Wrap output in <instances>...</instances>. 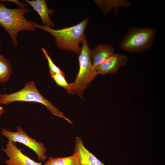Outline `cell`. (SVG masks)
Wrapping results in <instances>:
<instances>
[{"label": "cell", "mask_w": 165, "mask_h": 165, "mask_svg": "<svg viewBox=\"0 0 165 165\" xmlns=\"http://www.w3.org/2000/svg\"><path fill=\"white\" fill-rule=\"evenodd\" d=\"M43 165H79L78 155L73 152L72 155L67 157H50Z\"/></svg>", "instance_id": "cell-13"}, {"label": "cell", "mask_w": 165, "mask_h": 165, "mask_svg": "<svg viewBox=\"0 0 165 165\" xmlns=\"http://www.w3.org/2000/svg\"><path fill=\"white\" fill-rule=\"evenodd\" d=\"M17 101L35 102L44 105L53 115L61 118L70 124L73 122L67 118L50 101L43 97L37 89L35 82L27 83L20 90L9 94H0V104L9 105Z\"/></svg>", "instance_id": "cell-5"}, {"label": "cell", "mask_w": 165, "mask_h": 165, "mask_svg": "<svg viewBox=\"0 0 165 165\" xmlns=\"http://www.w3.org/2000/svg\"><path fill=\"white\" fill-rule=\"evenodd\" d=\"M42 50L47 59L50 71L55 73H61L64 75V72L61 70L60 68L57 67L53 62L51 57L48 54L47 51L43 47L42 48Z\"/></svg>", "instance_id": "cell-16"}, {"label": "cell", "mask_w": 165, "mask_h": 165, "mask_svg": "<svg viewBox=\"0 0 165 165\" xmlns=\"http://www.w3.org/2000/svg\"><path fill=\"white\" fill-rule=\"evenodd\" d=\"M5 109L2 107H0V116L4 112Z\"/></svg>", "instance_id": "cell-17"}, {"label": "cell", "mask_w": 165, "mask_h": 165, "mask_svg": "<svg viewBox=\"0 0 165 165\" xmlns=\"http://www.w3.org/2000/svg\"><path fill=\"white\" fill-rule=\"evenodd\" d=\"M29 12V9L26 7L7 8L0 2V26L9 34L14 47L18 45L17 36L19 31L23 30L33 31L36 29L24 16V15Z\"/></svg>", "instance_id": "cell-2"}, {"label": "cell", "mask_w": 165, "mask_h": 165, "mask_svg": "<svg viewBox=\"0 0 165 165\" xmlns=\"http://www.w3.org/2000/svg\"><path fill=\"white\" fill-rule=\"evenodd\" d=\"M81 50L78 56L79 68L75 81L70 83L69 94L83 97L85 90L98 75L92 65V50L88 46L86 37L82 42Z\"/></svg>", "instance_id": "cell-3"}, {"label": "cell", "mask_w": 165, "mask_h": 165, "mask_svg": "<svg viewBox=\"0 0 165 165\" xmlns=\"http://www.w3.org/2000/svg\"><path fill=\"white\" fill-rule=\"evenodd\" d=\"M128 61L125 55L114 53L108 57L95 69L98 74H115L122 67L126 66Z\"/></svg>", "instance_id": "cell-7"}, {"label": "cell", "mask_w": 165, "mask_h": 165, "mask_svg": "<svg viewBox=\"0 0 165 165\" xmlns=\"http://www.w3.org/2000/svg\"><path fill=\"white\" fill-rule=\"evenodd\" d=\"M89 19L86 17L76 25L58 30L53 29L46 25L38 24L31 20L29 21L35 28L49 33L55 39V43L59 48L74 52L79 55L81 50L79 44L86 37L85 30Z\"/></svg>", "instance_id": "cell-1"}, {"label": "cell", "mask_w": 165, "mask_h": 165, "mask_svg": "<svg viewBox=\"0 0 165 165\" xmlns=\"http://www.w3.org/2000/svg\"><path fill=\"white\" fill-rule=\"evenodd\" d=\"M95 4L101 9L105 16L108 15L112 9L115 16L118 15L121 7L129 8L131 5V2L128 0H95Z\"/></svg>", "instance_id": "cell-11"}, {"label": "cell", "mask_w": 165, "mask_h": 165, "mask_svg": "<svg viewBox=\"0 0 165 165\" xmlns=\"http://www.w3.org/2000/svg\"><path fill=\"white\" fill-rule=\"evenodd\" d=\"M1 46V43L0 42V49Z\"/></svg>", "instance_id": "cell-18"}, {"label": "cell", "mask_w": 165, "mask_h": 165, "mask_svg": "<svg viewBox=\"0 0 165 165\" xmlns=\"http://www.w3.org/2000/svg\"><path fill=\"white\" fill-rule=\"evenodd\" d=\"M31 6L34 10L36 11L40 16L43 26L46 25L50 28L54 27L55 25L50 17L54 11L48 7L45 0H25Z\"/></svg>", "instance_id": "cell-10"}, {"label": "cell", "mask_w": 165, "mask_h": 165, "mask_svg": "<svg viewBox=\"0 0 165 165\" xmlns=\"http://www.w3.org/2000/svg\"><path fill=\"white\" fill-rule=\"evenodd\" d=\"M50 75L55 81L57 84L64 88L68 92L70 88V83L66 81L64 75L61 73H55L50 71Z\"/></svg>", "instance_id": "cell-15"}, {"label": "cell", "mask_w": 165, "mask_h": 165, "mask_svg": "<svg viewBox=\"0 0 165 165\" xmlns=\"http://www.w3.org/2000/svg\"><path fill=\"white\" fill-rule=\"evenodd\" d=\"M16 129L17 131L13 132L3 128L2 129L1 133L3 136L8 139V141L14 143L19 142L29 147L35 153L39 160L44 161L47 157L46 155L47 150L44 144L30 137L20 127H18Z\"/></svg>", "instance_id": "cell-6"}, {"label": "cell", "mask_w": 165, "mask_h": 165, "mask_svg": "<svg viewBox=\"0 0 165 165\" xmlns=\"http://www.w3.org/2000/svg\"><path fill=\"white\" fill-rule=\"evenodd\" d=\"M115 48L109 44L101 43L97 45L92 50V65L95 68L108 57L114 53Z\"/></svg>", "instance_id": "cell-12"}, {"label": "cell", "mask_w": 165, "mask_h": 165, "mask_svg": "<svg viewBox=\"0 0 165 165\" xmlns=\"http://www.w3.org/2000/svg\"><path fill=\"white\" fill-rule=\"evenodd\" d=\"M156 30L155 28L133 26L124 35L119 47L131 53L145 52L152 48L156 39Z\"/></svg>", "instance_id": "cell-4"}, {"label": "cell", "mask_w": 165, "mask_h": 165, "mask_svg": "<svg viewBox=\"0 0 165 165\" xmlns=\"http://www.w3.org/2000/svg\"><path fill=\"white\" fill-rule=\"evenodd\" d=\"M12 69L9 61L0 54V83L7 82L12 74Z\"/></svg>", "instance_id": "cell-14"}, {"label": "cell", "mask_w": 165, "mask_h": 165, "mask_svg": "<svg viewBox=\"0 0 165 165\" xmlns=\"http://www.w3.org/2000/svg\"><path fill=\"white\" fill-rule=\"evenodd\" d=\"M3 151L9 158L5 161L7 165H42L24 155L11 141H8Z\"/></svg>", "instance_id": "cell-8"}, {"label": "cell", "mask_w": 165, "mask_h": 165, "mask_svg": "<svg viewBox=\"0 0 165 165\" xmlns=\"http://www.w3.org/2000/svg\"><path fill=\"white\" fill-rule=\"evenodd\" d=\"M73 152L78 155L79 165H105L85 148L79 137L76 138Z\"/></svg>", "instance_id": "cell-9"}]
</instances>
